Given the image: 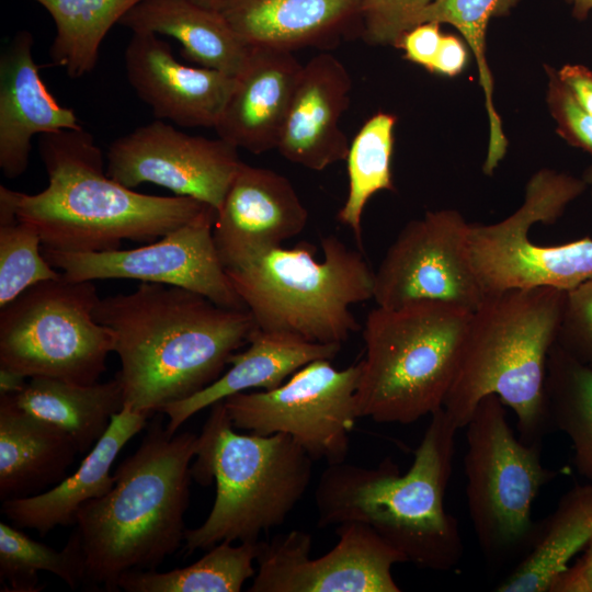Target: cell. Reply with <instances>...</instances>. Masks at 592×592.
<instances>
[{"label": "cell", "mask_w": 592, "mask_h": 592, "mask_svg": "<svg viewBox=\"0 0 592 592\" xmlns=\"http://www.w3.org/2000/svg\"><path fill=\"white\" fill-rule=\"evenodd\" d=\"M93 316L114 334L124 406L148 417L214 383L257 328L248 309L149 282L100 298Z\"/></svg>", "instance_id": "cell-1"}, {"label": "cell", "mask_w": 592, "mask_h": 592, "mask_svg": "<svg viewBox=\"0 0 592 592\" xmlns=\"http://www.w3.org/2000/svg\"><path fill=\"white\" fill-rule=\"evenodd\" d=\"M37 143L47 186L26 194L0 185V206L34 226L43 248L80 253L117 250L123 240L149 243L209 206L189 196L138 193L113 180L83 127L42 134Z\"/></svg>", "instance_id": "cell-2"}, {"label": "cell", "mask_w": 592, "mask_h": 592, "mask_svg": "<svg viewBox=\"0 0 592 592\" xmlns=\"http://www.w3.org/2000/svg\"><path fill=\"white\" fill-rule=\"evenodd\" d=\"M430 417L405 474L391 457L371 468L345 462L328 465L315 490L318 526L363 523L408 562L434 571L453 569L464 545L444 497L459 429L444 408Z\"/></svg>", "instance_id": "cell-3"}, {"label": "cell", "mask_w": 592, "mask_h": 592, "mask_svg": "<svg viewBox=\"0 0 592 592\" xmlns=\"http://www.w3.org/2000/svg\"><path fill=\"white\" fill-rule=\"evenodd\" d=\"M198 435L149 425L138 448L115 470V483L77 514L86 581L117 591L130 570L157 569L184 543L191 460Z\"/></svg>", "instance_id": "cell-4"}, {"label": "cell", "mask_w": 592, "mask_h": 592, "mask_svg": "<svg viewBox=\"0 0 592 592\" xmlns=\"http://www.w3.org/2000/svg\"><path fill=\"white\" fill-rule=\"evenodd\" d=\"M566 291L509 289L487 295L471 312L457 373L443 408L458 429L478 402L496 395L517 420L520 440L542 443L550 430L545 395L548 354Z\"/></svg>", "instance_id": "cell-5"}, {"label": "cell", "mask_w": 592, "mask_h": 592, "mask_svg": "<svg viewBox=\"0 0 592 592\" xmlns=\"http://www.w3.org/2000/svg\"><path fill=\"white\" fill-rule=\"evenodd\" d=\"M236 430L224 402L213 405L191 473L202 486L215 480L216 494L206 520L185 531L187 554L260 540L286 521L310 483L314 459L291 436Z\"/></svg>", "instance_id": "cell-6"}, {"label": "cell", "mask_w": 592, "mask_h": 592, "mask_svg": "<svg viewBox=\"0 0 592 592\" xmlns=\"http://www.w3.org/2000/svg\"><path fill=\"white\" fill-rule=\"evenodd\" d=\"M470 316L466 309L433 301L372 309L362 330L358 417L410 424L443 408Z\"/></svg>", "instance_id": "cell-7"}, {"label": "cell", "mask_w": 592, "mask_h": 592, "mask_svg": "<svg viewBox=\"0 0 592 592\" xmlns=\"http://www.w3.org/2000/svg\"><path fill=\"white\" fill-rule=\"evenodd\" d=\"M321 249L317 260V247L300 241L226 270L258 329L340 345L361 329L351 306L373 298L374 271L334 235Z\"/></svg>", "instance_id": "cell-8"}, {"label": "cell", "mask_w": 592, "mask_h": 592, "mask_svg": "<svg viewBox=\"0 0 592 592\" xmlns=\"http://www.w3.org/2000/svg\"><path fill=\"white\" fill-rule=\"evenodd\" d=\"M99 300L93 281L61 276L26 289L1 308L0 368L26 378L96 383L115 345L113 332L93 316Z\"/></svg>", "instance_id": "cell-9"}, {"label": "cell", "mask_w": 592, "mask_h": 592, "mask_svg": "<svg viewBox=\"0 0 592 592\" xmlns=\"http://www.w3.org/2000/svg\"><path fill=\"white\" fill-rule=\"evenodd\" d=\"M585 189L583 179L543 169L528 180L524 202L512 215L496 224H469V260L485 296L534 287L567 292L592 278V238L556 246L530 239L534 224H554Z\"/></svg>", "instance_id": "cell-10"}, {"label": "cell", "mask_w": 592, "mask_h": 592, "mask_svg": "<svg viewBox=\"0 0 592 592\" xmlns=\"http://www.w3.org/2000/svg\"><path fill=\"white\" fill-rule=\"evenodd\" d=\"M504 407L498 396H486L465 425L468 513L489 558L505 557L532 542L533 503L558 475L543 466L542 443L526 444L514 436Z\"/></svg>", "instance_id": "cell-11"}, {"label": "cell", "mask_w": 592, "mask_h": 592, "mask_svg": "<svg viewBox=\"0 0 592 592\" xmlns=\"http://www.w3.org/2000/svg\"><path fill=\"white\" fill-rule=\"evenodd\" d=\"M360 362L343 369L317 360L271 390L238 392L223 400L232 425L259 435L291 436L312 459L345 462L358 417Z\"/></svg>", "instance_id": "cell-12"}, {"label": "cell", "mask_w": 592, "mask_h": 592, "mask_svg": "<svg viewBox=\"0 0 592 592\" xmlns=\"http://www.w3.org/2000/svg\"><path fill=\"white\" fill-rule=\"evenodd\" d=\"M468 228L455 209L426 212L409 221L374 272L376 306L433 301L477 309L486 296L470 264Z\"/></svg>", "instance_id": "cell-13"}, {"label": "cell", "mask_w": 592, "mask_h": 592, "mask_svg": "<svg viewBox=\"0 0 592 592\" xmlns=\"http://www.w3.org/2000/svg\"><path fill=\"white\" fill-rule=\"evenodd\" d=\"M216 210L207 206L189 223L145 246L102 252H61L42 247L69 281L127 278L182 287L215 304L247 309L231 285L213 240Z\"/></svg>", "instance_id": "cell-14"}, {"label": "cell", "mask_w": 592, "mask_h": 592, "mask_svg": "<svg viewBox=\"0 0 592 592\" xmlns=\"http://www.w3.org/2000/svg\"><path fill=\"white\" fill-rule=\"evenodd\" d=\"M339 540L310 559L311 535L293 530L261 540L257 573L249 592H400L392 567L407 558L372 527L337 525Z\"/></svg>", "instance_id": "cell-15"}, {"label": "cell", "mask_w": 592, "mask_h": 592, "mask_svg": "<svg viewBox=\"0 0 592 592\" xmlns=\"http://www.w3.org/2000/svg\"><path fill=\"white\" fill-rule=\"evenodd\" d=\"M105 158L109 177L129 189L157 184L216 212L241 162L226 140L190 135L161 119L116 138Z\"/></svg>", "instance_id": "cell-16"}, {"label": "cell", "mask_w": 592, "mask_h": 592, "mask_svg": "<svg viewBox=\"0 0 592 592\" xmlns=\"http://www.w3.org/2000/svg\"><path fill=\"white\" fill-rule=\"evenodd\" d=\"M308 212L291 181L265 168L240 162L213 225L225 270L248 264L306 227Z\"/></svg>", "instance_id": "cell-17"}, {"label": "cell", "mask_w": 592, "mask_h": 592, "mask_svg": "<svg viewBox=\"0 0 592 592\" xmlns=\"http://www.w3.org/2000/svg\"><path fill=\"white\" fill-rule=\"evenodd\" d=\"M124 65L130 87L153 115L181 127L214 128L235 83V76L179 62L153 33H133Z\"/></svg>", "instance_id": "cell-18"}, {"label": "cell", "mask_w": 592, "mask_h": 592, "mask_svg": "<svg viewBox=\"0 0 592 592\" xmlns=\"http://www.w3.org/2000/svg\"><path fill=\"white\" fill-rule=\"evenodd\" d=\"M352 79L323 52L304 65L276 146L288 161L322 171L346 159L350 143L339 122L350 104Z\"/></svg>", "instance_id": "cell-19"}, {"label": "cell", "mask_w": 592, "mask_h": 592, "mask_svg": "<svg viewBox=\"0 0 592 592\" xmlns=\"http://www.w3.org/2000/svg\"><path fill=\"white\" fill-rule=\"evenodd\" d=\"M303 68L292 52L249 46L214 127L218 137L253 155L276 149Z\"/></svg>", "instance_id": "cell-20"}, {"label": "cell", "mask_w": 592, "mask_h": 592, "mask_svg": "<svg viewBox=\"0 0 592 592\" xmlns=\"http://www.w3.org/2000/svg\"><path fill=\"white\" fill-rule=\"evenodd\" d=\"M33 48L32 33L19 31L0 57V169L8 179L26 171L34 136L82 128L46 87Z\"/></svg>", "instance_id": "cell-21"}, {"label": "cell", "mask_w": 592, "mask_h": 592, "mask_svg": "<svg viewBox=\"0 0 592 592\" xmlns=\"http://www.w3.org/2000/svg\"><path fill=\"white\" fill-rule=\"evenodd\" d=\"M363 0H227L221 9L247 46L294 53L333 49L342 39L361 36Z\"/></svg>", "instance_id": "cell-22"}, {"label": "cell", "mask_w": 592, "mask_h": 592, "mask_svg": "<svg viewBox=\"0 0 592 592\" xmlns=\"http://www.w3.org/2000/svg\"><path fill=\"white\" fill-rule=\"evenodd\" d=\"M148 418L124 406L72 475L47 491L3 500L2 514L15 526L42 535L76 524L82 505L113 488L115 475L111 468L123 447L147 425Z\"/></svg>", "instance_id": "cell-23"}, {"label": "cell", "mask_w": 592, "mask_h": 592, "mask_svg": "<svg viewBox=\"0 0 592 592\" xmlns=\"http://www.w3.org/2000/svg\"><path fill=\"white\" fill-rule=\"evenodd\" d=\"M242 352L234 353L228 368L210 385L190 398L164 407L167 430L174 434L192 415L227 397L252 388L271 390L295 372L317 360L332 361L340 344L308 342L299 337L255 328Z\"/></svg>", "instance_id": "cell-24"}, {"label": "cell", "mask_w": 592, "mask_h": 592, "mask_svg": "<svg viewBox=\"0 0 592 592\" xmlns=\"http://www.w3.org/2000/svg\"><path fill=\"white\" fill-rule=\"evenodd\" d=\"M79 453L57 425L19 408L0 395V499L43 492L59 483Z\"/></svg>", "instance_id": "cell-25"}, {"label": "cell", "mask_w": 592, "mask_h": 592, "mask_svg": "<svg viewBox=\"0 0 592 592\" xmlns=\"http://www.w3.org/2000/svg\"><path fill=\"white\" fill-rule=\"evenodd\" d=\"M118 24L133 33L171 36L185 59L230 76L239 72L249 50L220 11L191 0H144Z\"/></svg>", "instance_id": "cell-26"}, {"label": "cell", "mask_w": 592, "mask_h": 592, "mask_svg": "<svg viewBox=\"0 0 592 592\" xmlns=\"http://www.w3.org/2000/svg\"><path fill=\"white\" fill-rule=\"evenodd\" d=\"M591 537L592 482H588L560 498L554 512L536 526L527 555L494 591L549 592Z\"/></svg>", "instance_id": "cell-27"}, {"label": "cell", "mask_w": 592, "mask_h": 592, "mask_svg": "<svg viewBox=\"0 0 592 592\" xmlns=\"http://www.w3.org/2000/svg\"><path fill=\"white\" fill-rule=\"evenodd\" d=\"M11 396L22 410L67 432L81 454L96 444L124 408L123 386L116 377L90 385L33 377Z\"/></svg>", "instance_id": "cell-28"}, {"label": "cell", "mask_w": 592, "mask_h": 592, "mask_svg": "<svg viewBox=\"0 0 592 592\" xmlns=\"http://www.w3.org/2000/svg\"><path fill=\"white\" fill-rule=\"evenodd\" d=\"M52 16L56 34L49 55L73 79L96 66L101 44L114 24L144 0H34Z\"/></svg>", "instance_id": "cell-29"}, {"label": "cell", "mask_w": 592, "mask_h": 592, "mask_svg": "<svg viewBox=\"0 0 592 592\" xmlns=\"http://www.w3.org/2000/svg\"><path fill=\"white\" fill-rule=\"evenodd\" d=\"M261 540L221 542L192 565L169 571L130 570L118 580L126 592H239L253 579Z\"/></svg>", "instance_id": "cell-30"}, {"label": "cell", "mask_w": 592, "mask_h": 592, "mask_svg": "<svg viewBox=\"0 0 592 592\" xmlns=\"http://www.w3.org/2000/svg\"><path fill=\"white\" fill-rule=\"evenodd\" d=\"M545 395L549 428L570 439L574 467L592 482V368L554 343L547 360Z\"/></svg>", "instance_id": "cell-31"}, {"label": "cell", "mask_w": 592, "mask_h": 592, "mask_svg": "<svg viewBox=\"0 0 592 592\" xmlns=\"http://www.w3.org/2000/svg\"><path fill=\"white\" fill-rule=\"evenodd\" d=\"M519 0H433L410 21L409 30L426 22L448 23L456 27L473 50L490 124L483 172L492 174L504 157L508 140L493 106V80L486 59V31L491 18L505 15Z\"/></svg>", "instance_id": "cell-32"}, {"label": "cell", "mask_w": 592, "mask_h": 592, "mask_svg": "<svg viewBox=\"0 0 592 592\" xmlns=\"http://www.w3.org/2000/svg\"><path fill=\"white\" fill-rule=\"evenodd\" d=\"M397 117L378 112L369 117L350 144L346 156L349 191L337 219L350 228L362 249V216L379 191H395L391 174L394 129Z\"/></svg>", "instance_id": "cell-33"}, {"label": "cell", "mask_w": 592, "mask_h": 592, "mask_svg": "<svg viewBox=\"0 0 592 592\" xmlns=\"http://www.w3.org/2000/svg\"><path fill=\"white\" fill-rule=\"evenodd\" d=\"M57 576L71 589L86 581L84 556L78 532L62 549L56 550L34 540L20 527L0 522V578L11 591H39L38 572Z\"/></svg>", "instance_id": "cell-34"}, {"label": "cell", "mask_w": 592, "mask_h": 592, "mask_svg": "<svg viewBox=\"0 0 592 592\" xmlns=\"http://www.w3.org/2000/svg\"><path fill=\"white\" fill-rule=\"evenodd\" d=\"M61 276L43 255L34 226L19 219L0 224V308L33 285Z\"/></svg>", "instance_id": "cell-35"}, {"label": "cell", "mask_w": 592, "mask_h": 592, "mask_svg": "<svg viewBox=\"0 0 592 592\" xmlns=\"http://www.w3.org/2000/svg\"><path fill=\"white\" fill-rule=\"evenodd\" d=\"M555 343L592 368V278L566 292Z\"/></svg>", "instance_id": "cell-36"}, {"label": "cell", "mask_w": 592, "mask_h": 592, "mask_svg": "<svg viewBox=\"0 0 592 592\" xmlns=\"http://www.w3.org/2000/svg\"><path fill=\"white\" fill-rule=\"evenodd\" d=\"M433 0H363L361 37L369 45H396L412 18Z\"/></svg>", "instance_id": "cell-37"}, {"label": "cell", "mask_w": 592, "mask_h": 592, "mask_svg": "<svg viewBox=\"0 0 592 592\" xmlns=\"http://www.w3.org/2000/svg\"><path fill=\"white\" fill-rule=\"evenodd\" d=\"M547 103L557 123V133L571 146L592 156V115L585 111L559 79L558 71L546 66Z\"/></svg>", "instance_id": "cell-38"}, {"label": "cell", "mask_w": 592, "mask_h": 592, "mask_svg": "<svg viewBox=\"0 0 592 592\" xmlns=\"http://www.w3.org/2000/svg\"><path fill=\"white\" fill-rule=\"evenodd\" d=\"M443 35L440 24L426 22L405 32L395 47L405 50V58L431 71Z\"/></svg>", "instance_id": "cell-39"}, {"label": "cell", "mask_w": 592, "mask_h": 592, "mask_svg": "<svg viewBox=\"0 0 592 592\" xmlns=\"http://www.w3.org/2000/svg\"><path fill=\"white\" fill-rule=\"evenodd\" d=\"M549 592H592V537L583 554L556 579Z\"/></svg>", "instance_id": "cell-40"}, {"label": "cell", "mask_w": 592, "mask_h": 592, "mask_svg": "<svg viewBox=\"0 0 592 592\" xmlns=\"http://www.w3.org/2000/svg\"><path fill=\"white\" fill-rule=\"evenodd\" d=\"M468 59L466 45L454 35H443L431 72L454 77L463 71Z\"/></svg>", "instance_id": "cell-41"}, {"label": "cell", "mask_w": 592, "mask_h": 592, "mask_svg": "<svg viewBox=\"0 0 592 592\" xmlns=\"http://www.w3.org/2000/svg\"><path fill=\"white\" fill-rule=\"evenodd\" d=\"M558 76L580 105L592 115V71L582 65H566Z\"/></svg>", "instance_id": "cell-42"}, {"label": "cell", "mask_w": 592, "mask_h": 592, "mask_svg": "<svg viewBox=\"0 0 592 592\" xmlns=\"http://www.w3.org/2000/svg\"><path fill=\"white\" fill-rule=\"evenodd\" d=\"M26 377L14 372L0 368V395H15L26 385Z\"/></svg>", "instance_id": "cell-43"}, {"label": "cell", "mask_w": 592, "mask_h": 592, "mask_svg": "<svg viewBox=\"0 0 592 592\" xmlns=\"http://www.w3.org/2000/svg\"><path fill=\"white\" fill-rule=\"evenodd\" d=\"M572 5V14L578 20H584L592 11V0H566Z\"/></svg>", "instance_id": "cell-44"}, {"label": "cell", "mask_w": 592, "mask_h": 592, "mask_svg": "<svg viewBox=\"0 0 592 592\" xmlns=\"http://www.w3.org/2000/svg\"><path fill=\"white\" fill-rule=\"evenodd\" d=\"M194 3L215 11H221L227 0H191Z\"/></svg>", "instance_id": "cell-45"}, {"label": "cell", "mask_w": 592, "mask_h": 592, "mask_svg": "<svg viewBox=\"0 0 592 592\" xmlns=\"http://www.w3.org/2000/svg\"><path fill=\"white\" fill-rule=\"evenodd\" d=\"M582 179L592 193V164L584 171Z\"/></svg>", "instance_id": "cell-46"}]
</instances>
